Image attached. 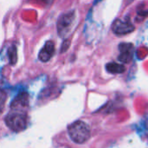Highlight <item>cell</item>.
<instances>
[{
    "instance_id": "obj_1",
    "label": "cell",
    "mask_w": 148,
    "mask_h": 148,
    "mask_svg": "<svg viewBox=\"0 0 148 148\" xmlns=\"http://www.w3.org/2000/svg\"><path fill=\"white\" fill-rule=\"evenodd\" d=\"M68 133L70 139L76 144H83L90 138L89 127L82 121H76L68 127Z\"/></svg>"
},
{
    "instance_id": "obj_2",
    "label": "cell",
    "mask_w": 148,
    "mask_h": 148,
    "mask_svg": "<svg viewBox=\"0 0 148 148\" xmlns=\"http://www.w3.org/2000/svg\"><path fill=\"white\" fill-rule=\"evenodd\" d=\"M7 127L14 132H21L27 127L26 112L19 110H10L4 120Z\"/></svg>"
},
{
    "instance_id": "obj_3",
    "label": "cell",
    "mask_w": 148,
    "mask_h": 148,
    "mask_svg": "<svg viewBox=\"0 0 148 148\" xmlns=\"http://www.w3.org/2000/svg\"><path fill=\"white\" fill-rule=\"evenodd\" d=\"M75 23V10H70L62 14L57 20V32L62 38L67 37L72 31Z\"/></svg>"
},
{
    "instance_id": "obj_4",
    "label": "cell",
    "mask_w": 148,
    "mask_h": 148,
    "mask_svg": "<svg viewBox=\"0 0 148 148\" xmlns=\"http://www.w3.org/2000/svg\"><path fill=\"white\" fill-rule=\"evenodd\" d=\"M134 26L129 21H123V20H117L113 25V31L114 34L120 35H127L134 30Z\"/></svg>"
},
{
    "instance_id": "obj_5",
    "label": "cell",
    "mask_w": 148,
    "mask_h": 148,
    "mask_svg": "<svg viewBox=\"0 0 148 148\" xmlns=\"http://www.w3.org/2000/svg\"><path fill=\"white\" fill-rule=\"evenodd\" d=\"M29 107V95L25 92L20 93L11 102V110H19L26 112L25 109Z\"/></svg>"
},
{
    "instance_id": "obj_6",
    "label": "cell",
    "mask_w": 148,
    "mask_h": 148,
    "mask_svg": "<svg viewBox=\"0 0 148 148\" xmlns=\"http://www.w3.org/2000/svg\"><path fill=\"white\" fill-rule=\"evenodd\" d=\"M119 49L121 51L120 56L118 57L119 61L124 63H127L132 60L133 52H134V45L132 43L122 42L119 45Z\"/></svg>"
},
{
    "instance_id": "obj_7",
    "label": "cell",
    "mask_w": 148,
    "mask_h": 148,
    "mask_svg": "<svg viewBox=\"0 0 148 148\" xmlns=\"http://www.w3.org/2000/svg\"><path fill=\"white\" fill-rule=\"evenodd\" d=\"M54 53H55V44L53 42L48 41L44 44L42 49L40 50L39 55H38V58L41 62H46L49 60H50V58L53 56Z\"/></svg>"
},
{
    "instance_id": "obj_8",
    "label": "cell",
    "mask_w": 148,
    "mask_h": 148,
    "mask_svg": "<svg viewBox=\"0 0 148 148\" xmlns=\"http://www.w3.org/2000/svg\"><path fill=\"white\" fill-rule=\"evenodd\" d=\"M107 71L110 74H121L125 71V67L117 62H109L106 65Z\"/></svg>"
},
{
    "instance_id": "obj_9",
    "label": "cell",
    "mask_w": 148,
    "mask_h": 148,
    "mask_svg": "<svg viewBox=\"0 0 148 148\" xmlns=\"http://www.w3.org/2000/svg\"><path fill=\"white\" fill-rule=\"evenodd\" d=\"M8 57L9 62L11 65H15L17 62V51L16 46L12 45L8 49Z\"/></svg>"
},
{
    "instance_id": "obj_10",
    "label": "cell",
    "mask_w": 148,
    "mask_h": 148,
    "mask_svg": "<svg viewBox=\"0 0 148 148\" xmlns=\"http://www.w3.org/2000/svg\"><path fill=\"white\" fill-rule=\"evenodd\" d=\"M5 101H6V97L4 95H0V114L3 113V108H4V104H5Z\"/></svg>"
}]
</instances>
